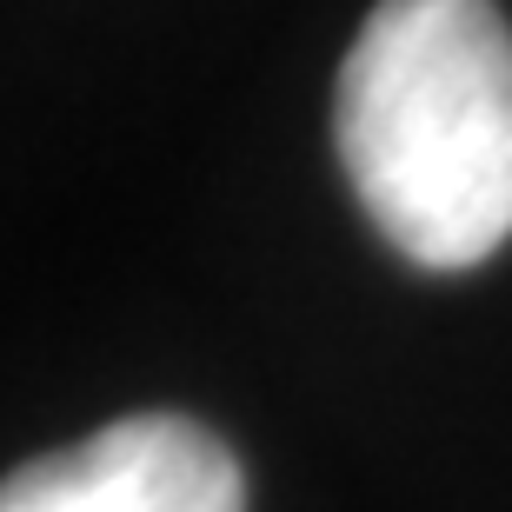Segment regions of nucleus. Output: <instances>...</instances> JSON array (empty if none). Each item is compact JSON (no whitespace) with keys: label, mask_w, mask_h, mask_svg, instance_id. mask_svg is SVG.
Returning a JSON list of instances; mask_svg holds the SVG:
<instances>
[{"label":"nucleus","mask_w":512,"mask_h":512,"mask_svg":"<svg viewBox=\"0 0 512 512\" xmlns=\"http://www.w3.org/2000/svg\"><path fill=\"white\" fill-rule=\"evenodd\" d=\"M0 512H247V486L240 459L207 426L140 413L20 466Z\"/></svg>","instance_id":"f03ea898"},{"label":"nucleus","mask_w":512,"mask_h":512,"mask_svg":"<svg viewBox=\"0 0 512 512\" xmlns=\"http://www.w3.org/2000/svg\"><path fill=\"white\" fill-rule=\"evenodd\" d=\"M366 220L426 273L512 240V27L493 0H380L333 100Z\"/></svg>","instance_id":"f257e3e1"}]
</instances>
